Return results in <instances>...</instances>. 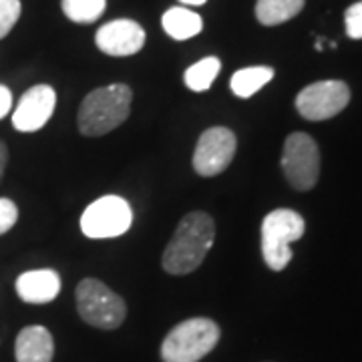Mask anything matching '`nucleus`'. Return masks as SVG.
<instances>
[{
    "label": "nucleus",
    "mask_w": 362,
    "mask_h": 362,
    "mask_svg": "<svg viewBox=\"0 0 362 362\" xmlns=\"http://www.w3.org/2000/svg\"><path fill=\"white\" fill-rule=\"evenodd\" d=\"M216 240V221L206 211H189L177 223L161 256L163 270L171 276L195 272L206 259Z\"/></svg>",
    "instance_id": "obj_1"
},
{
    "label": "nucleus",
    "mask_w": 362,
    "mask_h": 362,
    "mask_svg": "<svg viewBox=\"0 0 362 362\" xmlns=\"http://www.w3.org/2000/svg\"><path fill=\"white\" fill-rule=\"evenodd\" d=\"M133 90L125 83H113L90 90L78 107L77 125L85 137H101L127 121Z\"/></svg>",
    "instance_id": "obj_2"
},
{
    "label": "nucleus",
    "mask_w": 362,
    "mask_h": 362,
    "mask_svg": "<svg viewBox=\"0 0 362 362\" xmlns=\"http://www.w3.org/2000/svg\"><path fill=\"white\" fill-rule=\"evenodd\" d=\"M220 342V326L211 318H189L171 328L161 344L163 362H199Z\"/></svg>",
    "instance_id": "obj_3"
},
{
    "label": "nucleus",
    "mask_w": 362,
    "mask_h": 362,
    "mask_svg": "<svg viewBox=\"0 0 362 362\" xmlns=\"http://www.w3.org/2000/svg\"><path fill=\"white\" fill-rule=\"evenodd\" d=\"M304 218L294 209H274L262 221V256L268 268L282 272L292 259L290 244L304 235Z\"/></svg>",
    "instance_id": "obj_4"
},
{
    "label": "nucleus",
    "mask_w": 362,
    "mask_h": 362,
    "mask_svg": "<svg viewBox=\"0 0 362 362\" xmlns=\"http://www.w3.org/2000/svg\"><path fill=\"white\" fill-rule=\"evenodd\" d=\"M75 300L78 316L89 326L101 330H115L127 316L125 300L95 278H85L78 282Z\"/></svg>",
    "instance_id": "obj_5"
},
{
    "label": "nucleus",
    "mask_w": 362,
    "mask_h": 362,
    "mask_svg": "<svg viewBox=\"0 0 362 362\" xmlns=\"http://www.w3.org/2000/svg\"><path fill=\"white\" fill-rule=\"evenodd\" d=\"M133 209L121 195H103L95 199L81 216V232L89 240H111L129 232Z\"/></svg>",
    "instance_id": "obj_6"
},
{
    "label": "nucleus",
    "mask_w": 362,
    "mask_h": 362,
    "mask_svg": "<svg viewBox=\"0 0 362 362\" xmlns=\"http://www.w3.org/2000/svg\"><path fill=\"white\" fill-rule=\"evenodd\" d=\"M280 163L288 183L298 192H308L318 183L320 151L310 135L306 133L288 135Z\"/></svg>",
    "instance_id": "obj_7"
},
{
    "label": "nucleus",
    "mask_w": 362,
    "mask_h": 362,
    "mask_svg": "<svg viewBox=\"0 0 362 362\" xmlns=\"http://www.w3.org/2000/svg\"><path fill=\"white\" fill-rule=\"evenodd\" d=\"M350 103V89L344 81H318L302 89L296 97V109L308 121H326L337 117Z\"/></svg>",
    "instance_id": "obj_8"
},
{
    "label": "nucleus",
    "mask_w": 362,
    "mask_h": 362,
    "mask_svg": "<svg viewBox=\"0 0 362 362\" xmlns=\"http://www.w3.org/2000/svg\"><path fill=\"white\" fill-rule=\"evenodd\" d=\"M238 149V139L228 127H209L197 139L194 151V169L202 177H214L230 168Z\"/></svg>",
    "instance_id": "obj_9"
},
{
    "label": "nucleus",
    "mask_w": 362,
    "mask_h": 362,
    "mask_svg": "<svg viewBox=\"0 0 362 362\" xmlns=\"http://www.w3.org/2000/svg\"><path fill=\"white\" fill-rule=\"evenodd\" d=\"M57 93L51 85H35L21 97L13 111V127L21 133L40 131L54 113Z\"/></svg>",
    "instance_id": "obj_10"
},
{
    "label": "nucleus",
    "mask_w": 362,
    "mask_h": 362,
    "mask_svg": "<svg viewBox=\"0 0 362 362\" xmlns=\"http://www.w3.org/2000/svg\"><path fill=\"white\" fill-rule=\"evenodd\" d=\"M97 49L109 57H131L141 51L145 45V30L139 23L119 18L103 25L95 35Z\"/></svg>",
    "instance_id": "obj_11"
},
{
    "label": "nucleus",
    "mask_w": 362,
    "mask_h": 362,
    "mask_svg": "<svg viewBox=\"0 0 362 362\" xmlns=\"http://www.w3.org/2000/svg\"><path fill=\"white\" fill-rule=\"evenodd\" d=\"M14 288L26 304H49L61 292V276L51 268L28 270L16 278Z\"/></svg>",
    "instance_id": "obj_12"
},
{
    "label": "nucleus",
    "mask_w": 362,
    "mask_h": 362,
    "mask_svg": "<svg viewBox=\"0 0 362 362\" xmlns=\"http://www.w3.org/2000/svg\"><path fill=\"white\" fill-rule=\"evenodd\" d=\"M54 340L45 326H26L18 332L14 342L16 362H52Z\"/></svg>",
    "instance_id": "obj_13"
},
{
    "label": "nucleus",
    "mask_w": 362,
    "mask_h": 362,
    "mask_svg": "<svg viewBox=\"0 0 362 362\" xmlns=\"http://www.w3.org/2000/svg\"><path fill=\"white\" fill-rule=\"evenodd\" d=\"M161 26L173 40H187L202 33L204 21L187 6H173L161 16Z\"/></svg>",
    "instance_id": "obj_14"
},
{
    "label": "nucleus",
    "mask_w": 362,
    "mask_h": 362,
    "mask_svg": "<svg viewBox=\"0 0 362 362\" xmlns=\"http://www.w3.org/2000/svg\"><path fill=\"white\" fill-rule=\"evenodd\" d=\"M272 78H274L272 66H247V69H240L233 73L232 81H230V89L235 97L250 99L262 87H266Z\"/></svg>",
    "instance_id": "obj_15"
},
{
    "label": "nucleus",
    "mask_w": 362,
    "mask_h": 362,
    "mask_svg": "<svg viewBox=\"0 0 362 362\" xmlns=\"http://www.w3.org/2000/svg\"><path fill=\"white\" fill-rule=\"evenodd\" d=\"M304 8V0H258L256 18L264 26H276L292 21Z\"/></svg>",
    "instance_id": "obj_16"
},
{
    "label": "nucleus",
    "mask_w": 362,
    "mask_h": 362,
    "mask_svg": "<svg viewBox=\"0 0 362 362\" xmlns=\"http://www.w3.org/2000/svg\"><path fill=\"white\" fill-rule=\"evenodd\" d=\"M221 71V61L218 57H206L202 61H197L183 73V83L189 90L195 93H204L207 90L214 81L218 78Z\"/></svg>",
    "instance_id": "obj_17"
},
{
    "label": "nucleus",
    "mask_w": 362,
    "mask_h": 362,
    "mask_svg": "<svg viewBox=\"0 0 362 362\" xmlns=\"http://www.w3.org/2000/svg\"><path fill=\"white\" fill-rule=\"evenodd\" d=\"M61 6L69 21L78 25H89L105 13L107 0H63Z\"/></svg>",
    "instance_id": "obj_18"
},
{
    "label": "nucleus",
    "mask_w": 362,
    "mask_h": 362,
    "mask_svg": "<svg viewBox=\"0 0 362 362\" xmlns=\"http://www.w3.org/2000/svg\"><path fill=\"white\" fill-rule=\"evenodd\" d=\"M21 13H23L21 0H0V40L13 30L21 18Z\"/></svg>",
    "instance_id": "obj_19"
},
{
    "label": "nucleus",
    "mask_w": 362,
    "mask_h": 362,
    "mask_svg": "<svg viewBox=\"0 0 362 362\" xmlns=\"http://www.w3.org/2000/svg\"><path fill=\"white\" fill-rule=\"evenodd\" d=\"M344 25H346V35L350 39H362V2H356V4L346 8Z\"/></svg>",
    "instance_id": "obj_20"
},
{
    "label": "nucleus",
    "mask_w": 362,
    "mask_h": 362,
    "mask_svg": "<svg viewBox=\"0 0 362 362\" xmlns=\"http://www.w3.org/2000/svg\"><path fill=\"white\" fill-rule=\"evenodd\" d=\"M18 220V207L13 199L8 197H0V235L11 232L14 223Z\"/></svg>",
    "instance_id": "obj_21"
},
{
    "label": "nucleus",
    "mask_w": 362,
    "mask_h": 362,
    "mask_svg": "<svg viewBox=\"0 0 362 362\" xmlns=\"http://www.w3.org/2000/svg\"><path fill=\"white\" fill-rule=\"evenodd\" d=\"M11 111H13V93L8 87L0 85V119H4Z\"/></svg>",
    "instance_id": "obj_22"
},
{
    "label": "nucleus",
    "mask_w": 362,
    "mask_h": 362,
    "mask_svg": "<svg viewBox=\"0 0 362 362\" xmlns=\"http://www.w3.org/2000/svg\"><path fill=\"white\" fill-rule=\"evenodd\" d=\"M6 163H8V149H6L4 141H0V180L6 171Z\"/></svg>",
    "instance_id": "obj_23"
},
{
    "label": "nucleus",
    "mask_w": 362,
    "mask_h": 362,
    "mask_svg": "<svg viewBox=\"0 0 362 362\" xmlns=\"http://www.w3.org/2000/svg\"><path fill=\"white\" fill-rule=\"evenodd\" d=\"M183 6H202V4H206L207 0H180Z\"/></svg>",
    "instance_id": "obj_24"
}]
</instances>
